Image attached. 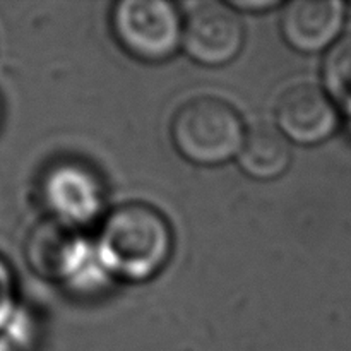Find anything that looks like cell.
Wrapping results in <instances>:
<instances>
[{"label": "cell", "mask_w": 351, "mask_h": 351, "mask_svg": "<svg viewBox=\"0 0 351 351\" xmlns=\"http://www.w3.org/2000/svg\"><path fill=\"white\" fill-rule=\"evenodd\" d=\"M173 250L167 218L143 202L117 208L99 235V256L110 271L130 281H144L160 273Z\"/></svg>", "instance_id": "cell-1"}, {"label": "cell", "mask_w": 351, "mask_h": 351, "mask_svg": "<svg viewBox=\"0 0 351 351\" xmlns=\"http://www.w3.org/2000/svg\"><path fill=\"white\" fill-rule=\"evenodd\" d=\"M171 139L182 156L209 167L239 154L245 132L232 105L213 96H199L177 110L171 120Z\"/></svg>", "instance_id": "cell-2"}, {"label": "cell", "mask_w": 351, "mask_h": 351, "mask_svg": "<svg viewBox=\"0 0 351 351\" xmlns=\"http://www.w3.org/2000/svg\"><path fill=\"white\" fill-rule=\"evenodd\" d=\"M112 27L120 47L143 62H161L182 38L178 10L165 0H123L113 7Z\"/></svg>", "instance_id": "cell-3"}, {"label": "cell", "mask_w": 351, "mask_h": 351, "mask_svg": "<svg viewBox=\"0 0 351 351\" xmlns=\"http://www.w3.org/2000/svg\"><path fill=\"white\" fill-rule=\"evenodd\" d=\"M41 199L51 218L81 226L99 213L103 185L89 167L75 161L51 165L41 180Z\"/></svg>", "instance_id": "cell-4"}, {"label": "cell", "mask_w": 351, "mask_h": 351, "mask_svg": "<svg viewBox=\"0 0 351 351\" xmlns=\"http://www.w3.org/2000/svg\"><path fill=\"white\" fill-rule=\"evenodd\" d=\"M189 57L209 67L232 62L243 45V27L235 10L218 2L197 3L184 27Z\"/></svg>", "instance_id": "cell-5"}, {"label": "cell", "mask_w": 351, "mask_h": 351, "mask_svg": "<svg viewBox=\"0 0 351 351\" xmlns=\"http://www.w3.org/2000/svg\"><path fill=\"white\" fill-rule=\"evenodd\" d=\"M84 237L79 226L48 218L31 230L26 240V259L31 269L47 280H67L86 261Z\"/></svg>", "instance_id": "cell-6"}, {"label": "cell", "mask_w": 351, "mask_h": 351, "mask_svg": "<svg viewBox=\"0 0 351 351\" xmlns=\"http://www.w3.org/2000/svg\"><path fill=\"white\" fill-rule=\"evenodd\" d=\"M276 119L283 136L298 144L322 143L338 125L331 99L321 88L308 82L291 86L281 95Z\"/></svg>", "instance_id": "cell-7"}, {"label": "cell", "mask_w": 351, "mask_h": 351, "mask_svg": "<svg viewBox=\"0 0 351 351\" xmlns=\"http://www.w3.org/2000/svg\"><path fill=\"white\" fill-rule=\"evenodd\" d=\"M345 21V5L338 0H297L285 7L283 36L295 50L319 51L331 45Z\"/></svg>", "instance_id": "cell-8"}, {"label": "cell", "mask_w": 351, "mask_h": 351, "mask_svg": "<svg viewBox=\"0 0 351 351\" xmlns=\"http://www.w3.org/2000/svg\"><path fill=\"white\" fill-rule=\"evenodd\" d=\"M239 156L243 171L259 180H273L283 175L291 160L285 136L269 125L250 129Z\"/></svg>", "instance_id": "cell-9"}, {"label": "cell", "mask_w": 351, "mask_h": 351, "mask_svg": "<svg viewBox=\"0 0 351 351\" xmlns=\"http://www.w3.org/2000/svg\"><path fill=\"white\" fill-rule=\"evenodd\" d=\"M324 84L339 108L351 115V36L336 41L324 60Z\"/></svg>", "instance_id": "cell-10"}, {"label": "cell", "mask_w": 351, "mask_h": 351, "mask_svg": "<svg viewBox=\"0 0 351 351\" xmlns=\"http://www.w3.org/2000/svg\"><path fill=\"white\" fill-rule=\"evenodd\" d=\"M12 293H14V281L12 273H10L9 266L0 259V321L9 312L10 304H12Z\"/></svg>", "instance_id": "cell-11"}, {"label": "cell", "mask_w": 351, "mask_h": 351, "mask_svg": "<svg viewBox=\"0 0 351 351\" xmlns=\"http://www.w3.org/2000/svg\"><path fill=\"white\" fill-rule=\"evenodd\" d=\"M233 7L245 10H259V9H269V7L278 5V2H235L232 3Z\"/></svg>", "instance_id": "cell-12"}]
</instances>
